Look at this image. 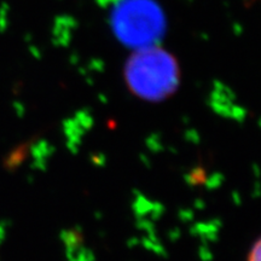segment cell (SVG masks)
Instances as JSON below:
<instances>
[{"mask_svg":"<svg viewBox=\"0 0 261 261\" xmlns=\"http://www.w3.org/2000/svg\"><path fill=\"white\" fill-rule=\"evenodd\" d=\"M177 80L173 64L166 62H135L127 71L129 89L138 97L149 100H160L169 96Z\"/></svg>","mask_w":261,"mask_h":261,"instance_id":"1","label":"cell"},{"mask_svg":"<svg viewBox=\"0 0 261 261\" xmlns=\"http://www.w3.org/2000/svg\"><path fill=\"white\" fill-rule=\"evenodd\" d=\"M247 261H261V237L253 244L252 249L248 253Z\"/></svg>","mask_w":261,"mask_h":261,"instance_id":"2","label":"cell"}]
</instances>
